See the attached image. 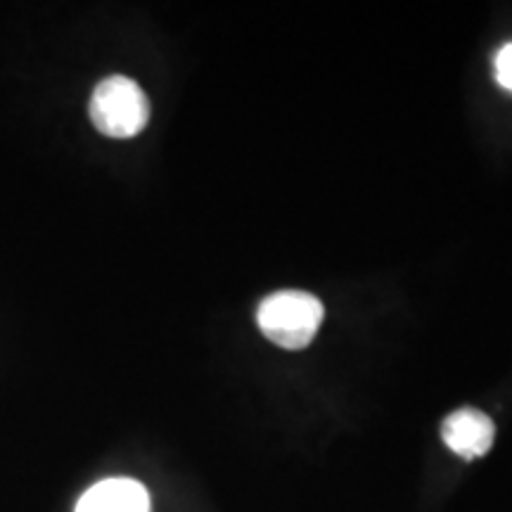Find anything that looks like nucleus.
Here are the masks:
<instances>
[{
	"label": "nucleus",
	"mask_w": 512,
	"mask_h": 512,
	"mask_svg": "<svg viewBox=\"0 0 512 512\" xmlns=\"http://www.w3.org/2000/svg\"><path fill=\"white\" fill-rule=\"evenodd\" d=\"M441 434H444L446 446L453 453L463 456L467 460L484 456L489 453L491 444H494L496 427L494 420L482 411L475 408H460V411L451 413L441 425Z\"/></svg>",
	"instance_id": "obj_3"
},
{
	"label": "nucleus",
	"mask_w": 512,
	"mask_h": 512,
	"mask_svg": "<svg viewBox=\"0 0 512 512\" xmlns=\"http://www.w3.org/2000/svg\"><path fill=\"white\" fill-rule=\"evenodd\" d=\"M76 512H150V496L136 479H105L81 496Z\"/></svg>",
	"instance_id": "obj_4"
},
{
	"label": "nucleus",
	"mask_w": 512,
	"mask_h": 512,
	"mask_svg": "<svg viewBox=\"0 0 512 512\" xmlns=\"http://www.w3.org/2000/svg\"><path fill=\"white\" fill-rule=\"evenodd\" d=\"M91 119L100 133L110 138H133L150 119V102L136 81L110 76L95 86Z\"/></svg>",
	"instance_id": "obj_2"
},
{
	"label": "nucleus",
	"mask_w": 512,
	"mask_h": 512,
	"mask_svg": "<svg viewBox=\"0 0 512 512\" xmlns=\"http://www.w3.org/2000/svg\"><path fill=\"white\" fill-rule=\"evenodd\" d=\"M496 79L505 91H512V43L503 46L496 55Z\"/></svg>",
	"instance_id": "obj_5"
},
{
	"label": "nucleus",
	"mask_w": 512,
	"mask_h": 512,
	"mask_svg": "<svg viewBox=\"0 0 512 512\" xmlns=\"http://www.w3.org/2000/svg\"><path fill=\"white\" fill-rule=\"evenodd\" d=\"M325 309L309 292H275L256 311L259 328L283 349H304L316 337Z\"/></svg>",
	"instance_id": "obj_1"
}]
</instances>
